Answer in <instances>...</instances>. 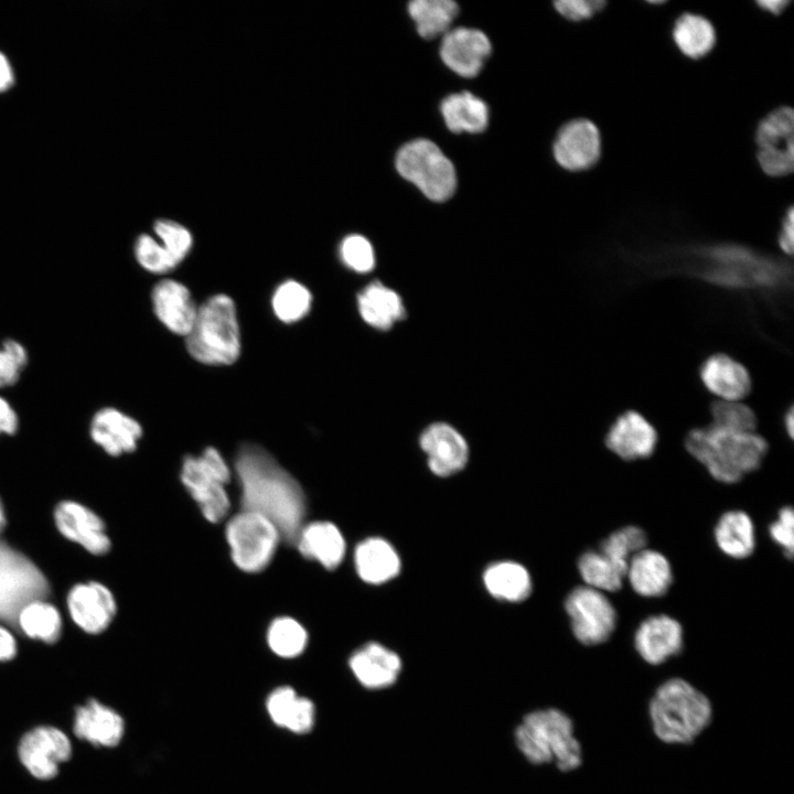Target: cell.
I'll list each match as a JSON object with an SVG mask.
<instances>
[{
    "instance_id": "cell-33",
    "label": "cell",
    "mask_w": 794,
    "mask_h": 794,
    "mask_svg": "<svg viewBox=\"0 0 794 794\" xmlns=\"http://www.w3.org/2000/svg\"><path fill=\"white\" fill-rule=\"evenodd\" d=\"M22 633L45 643H55L62 633L63 620L58 609L44 600L34 599L23 604L17 616Z\"/></svg>"
},
{
    "instance_id": "cell-38",
    "label": "cell",
    "mask_w": 794,
    "mask_h": 794,
    "mask_svg": "<svg viewBox=\"0 0 794 794\" xmlns=\"http://www.w3.org/2000/svg\"><path fill=\"white\" fill-rule=\"evenodd\" d=\"M311 301V293L303 285L288 280L276 289L272 297V309L279 320L292 323L309 312Z\"/></svg>"
},
{
    "instance_id": "cell-9",
    "label": "cell",
    "mask_w": 794,
    "mask_h": 794,
    "mask_svg": "<svg viewBox=\"0 0 794 794\" xmlns=\"http://www.w3.org/2000/svg\"><path fill=\"white\" fill-rule=\"evenodd\" d=\"M225 535L234 564L248 573L259 572L270 564L282 538L270 519L247 509L227 522Z\"/></svg>"
},
{
    "instance_id": "cell-39",
    "label": "cell",
    "mask_w": 794,
    "mask_h": 794,
    "mask_svg": "<svg viewBox=\"0 0 794 794\" xmlns=\"http://www.w3.org/2000/svg\"><path fill=\"white\" fill-rule=\"evenodd\" d=\"M646 545V535L637 526H625L613 532L600 546V551L626 568L630 559Z\"/></svg>"
},
{
    "instance_id": "cell-23",
    "label": "cell",
    "mask_w": 794,
    "mask_h": 794,
    "mask_svg": "<svg viewBox=\"0 0 794 794\" xmlns=\"http://www.w3.org/2000/svg\"><path fill=\"white\" fill-rule=\"evenodd\" d=\"M293 543L302 556L318 561L329 570L340 566L345 556L344 536L331 522L316 521L302 525Z\"/></svg>"
},
{
    "instance_id": "cell-34",
    "label": "cell",
    "mask_w": 794,
    "mask_h": 794,
    "mask_svg": "<svg viewBox=\"0 0 794 794\" xmlns=\"http://www.w3.org/2000/svg\"><path fill=\"white\" fill-rule=\"evenodd\" d=\"M408 12L419 35L431 40L449 31L459 6L451 0H414L408 4Z\"/></svg>"
},
{
    "instance_id": "cell-43",
    "label": "cell",
    "mask_w": 794,
    "mask_h": 794,
    "mask_svg": "<svg viewBox=\"0 0 794 794\" xmlns=\"http://www.w3.org/2000/svg\"><path fill=\"white\" fill-rule=\"evenodd\" d=\"M154 232L173 261L180 264L192 247L191 233L172 221H158L154 224Z\"/></svg>"
},
{
    "instance_id": "cell-25",
    "label": "cell",
    "mask_w": 794,
    "mask_h": 794,
    "mask_svg": "<svg viewBox=\"0 0 794 794\" xmlns=\"http://www.w3.org/2000/svg\"><path fill=\"white\" fill-rule=\"evenodd\" d=\"M74 733L93 744L114 747L122 737L124 721L115 710L90 699L76 708Z\"/></svg>"
},
{
    "instance_id": "cell-5",
    "label": "cell",
    "mask_w": 794,
    "mask_h": 794,
    "mask_svg": "<svg viewBox=\"0 0 794 794\" xmlns=\"http://www.w3.org/2000/svg\"><path fill=\"white\" fill-rule=\"evenodd\" d=\"M515 741L523 755L535 764L554 762L560 771L569 772L582 763L573 722L556 708L527 715L515 731Z\"/></svg>"
},
{
    "instance_id": "cell-28",
    "label": "cell",
    "mask_w": 794,
    "mask_h": 794,
    "mask_svg": "<svg viewBox=\"0 0 794 794\" xmlns=\"http://www.w3.org/2000/svg\"><path fill=\"white\" fill-rule=\"evenodd\" d=\"M357 307L363 320L379 330L389 329L405 316L398 293L380 282H373L360 292Z\"/></svg>"
},
{
    "instance_id": "cell-24",
    "label": "cell",
    "mask_w": 794,
    "mask_h": 794,
    "mask_svg": "<svg viewBox=\"0 0 794 794\" xmlns=\"http://www.w3.org/2000/svg\"><path fill=\"white\" fill-rule=\"evenodd\" d=\"M625 578L639 596L658 598L668 591L673 582V571L668 559L662 552L644 548L630 559Z\"/></svg>"
},
{
    "instance_id": "cell-1",
    "label": "cell",
    "mask_w": 794,
    "mask_h": 794,
    "mask_svg": "<svg viewBox=\"0 0 794 794\" xmlns=\"http://www.w3.org/2000/svg\"><path fill=\"white\" fill-rule=\"evenodd\" d=\"M235 469L243 509L267 517L283 539L293 543L307 511L298 481L267 450L254 443L240 447Z\"/></svg>"
},
{
    "instance_id": "cell-17",
    "label": "cell",
    "mask_w": 794,
    "mask_h": 794,
    "mask_svg": "<svg viewBox=\"0 0 794 794\" xmlns=\"http://www.w3.org/2000/svg\"><path fill=\"white\" fill-rule=\"evenodd\" d=\"M88 432L92 441L108 455L119 457L137 449L142 427L131 416L107 406L94 412Z\"/></svg>"
},
{
    "instance_id": "cell-47",
    "label": "cell",
    "mask_w": 794,
    "mask_h": 794,
    "mask_svg": "<svg viewBox=\"0 0 794 794\" xmlns=\"http://www.w3.org/2000/svg\"><path fill=\"white\" fill-rule=\"evenodd\" d=\"M556 10L566 19L581 21L593 17L607 4L602 0H560L555 3Z\"/></svg>"
},
{
    "instance_id": "cell-35",
    "label": "cell",
    "mask_w": 794,
    "mask_h": 794,
    "mask_svg": "<svg viewBox=\"0 0 794 794\" xmlns=\"http://www.w3.org/2000/svg\"><path fill=\"white\" fill-rule=\"evenodd\" d=\"M578 570L587 587L601 592L620 590L626 572V568L618 565L600 550L583 552L578 560Z\"/></svg>"
},
{
    "instance_id": "cell-30",
    "label": "cell",
    "mask_w": 794,
    "mask_h": 794,
    "mask_svg": "<svg viewBox=\"0 0 794 794\" xmlns=\"http://www.w3.org/2000/svg\"><path fill=\"white\" fill-rule=\"evenodd\" d=\"M440 108L447 127L454 133H478L487 126L486 104L469 92L449 95Z\"/></svg>"
},
{
    "instance_id": "cell-36",
    "label": "cell",
    "mask_w": 794,
    "mask_h": 794,
    "mask_svg": "<svg viewBox=\"0 0 794 794\" xmlns=\"http://www.w3.org/2000/svg\"><path fill=\"white\" fill-rule=\"evenodd\" d=\"M793 132V109L785 106L774 109L758 125L755 131L758 150L794 149Z\"/></svg>"
},
{
    "instance_id": "cell-8",
    "label": "cell",
    "mask_w": 794,
    "mask_h": 794,
    "mask_svg": "<svg viewBox=\"0 0 794 794\" xmlns=\"http://www.w3.org/2000/svg\"><path fill=\"white\" fill-rule=\"evenodd\" d=\"M230 471L222 454L213 447L201 455H186L181 466V481L211 523L223 521L230 507L225 485Z\"/></svg>"
},
{
    "instance_id": "cell-14",
    "label": "cell",
    "mask_w": 794,
    "mask_h": 794,
    "mask_svg": "<svg viewBox=\"0 0 794 794\" xmlns=\"http://www.w3.org/2000/svg\"><path fill=\"white\" fill-rule=\"evenodd\" d=\"M66 605L73 622L89 634L105 631L117 611L114 594L98 581L73 586L67 593Z\"/></svg>"
},
{
    "instance_id": "cell-22",
    "label": "cell",
    "mask_w": 794,
    "mask_h": 794,
    "mask_svg": "<svg viewBox=\"0 0 794 794\" xmlns=\"http://www.w3.org/2000/svg\"><path fill=\"white\" fill-rule=\"evenodd\" d=\"M348 664L356 679L372 689L390 686L401 670L398 654L376 642H369L356 650Z\"/></svg>"
},
{
    "instance_id": "cell-29",
    "label": "cell",
    "mask_w": 794,
    "mask_h": 794,
    "mask_svg": "<svg viewBox=\"0 0 794 794\" xmlns=\"http://www.w3.org/2000/svg\"><path fill=\"white\" fill-rule=\"evenodd\" d=\"M718 548L734 559L749 557L755 548V532L751 517L742 511H729L715 526Z\"/></svg>"
},
{
    "instance_id": "cell-53",
    "label": "cell",
    "mask_w": 794,
    "mask_h": 794,
    "mask_svg": "<svg viewBox=\"0 0 794 794\" xmlns=\"http://www.w3.org/2000/svg\"><path fill=\"white\" fill-rule=\"evenodd\" d=\"M784 428L791 439L794 437V411L793 406H790L784 414L783 418Z\"/></svg>"
},
{
    "instance_id": "cell-13",
    "label": "cell",
    "mask_w": 794,
    "mask_h": 794,
    "mask_svg": "<svg viewBox=\"0 0 794 794\" xmlns=\"http://www.w3.org/2000/svg\"><path fill=\"white\" fill-rule=\"evenodd\" d=\"M71 755L67 736L53 727H39L23 736L19 757L26 770L36 779L49 780L56 775L58 764Z\"/></svg>"
},
{
    "instance_id": "cell-26",
    "label": "cell",
    "mask_w": 794,
    "mask_h": 794,
    "mask_svg": "<svg viewBox=\"0 0 794 794\" xmlns=\"http://www.w3.org/2000/svg\"><path fill=\"white\" fill-rule=\"evenodd\" d=\"M358 577L371 584H382L394 579L400 571L401 561L397 550L382 537L362 540L354 551Z\"/></svg>"
},
{
    "instance_id": "cell-48",
    "label": "cell",
    "mask_w": 794,
    "mask_h": 794,
    "mask_svg": "<svg viewBox=\"0 0 794 794\" xmlns=\"http://www.w3.org/2000/svg\"><path fill=\"white\" fill-rule=\"evenodd\" d=\"M20 419L11 403L0 395V436H13L18 432Z\"/></svg>"
},
{
    "instance_id": "cell-42",
    "label": "cell",
    "mask_w": 794,
    "mask_h": 794,
    "mask_svg": "<svg viewBox=\"0 0 794 794\" xmlns=\"http://www.w3.org/2000/svg\"><path fill=\"white\" fill-rule=\"evenodd\" d=\"M135 256L143 269L153 273H163L176 266L163 246L146 234L137 238Z\"/></svg>"
},
{
    "instance_id": "cell-37",
    "label": "cell",
    "mask_w": 794,
    "mask_h": 794,
    "mask_svg": "<svg viewBox=\"0 0 794 794\" xmlns=\"http://www.w3.org/2000/svg\"><path fill=\"white\" fill-rule=\"evenodd\" d=\"M267 641L275 654L290 658L303 652L308 643V633L293 618L280 616L270 623Z\"/></svg>"
},
{
    "instance_id": "cell-21",
    "label": "cell",
    "mask_w": 794,
    "mask_h": 794,
    "mask_svg": "<svg viewBox=\"0 0 794 794\" xmlns=\"http://www.w3.org/2000/svg\"><path fill=\"white\" fill-rule=\"evenodd\" d=\"M151 299L157 318L173 333L186 336L197 313L189 289L179 281L163 279L152 289Z\"/></svg>"
},
{
    "instance_id": "cell-20",
    "label": "cell",
    "mask_w": 794,
    "mask_h": 794,
    "mask_svg": "<svg viewBox=\"0 0 794 794\" xmlns=\"http://www.w3.org/2000/svg\"><path fill=\"white\" fill-rule=\"evenodd\" d=\"M699 377L705 388L720 400L740 401L752 389L747 367L725 353L708 356L699 367Z\"/></svg>"
},
{
    "instance_id": "cell-11",
    "label": "cell",
    "mask_w": 794,
    "mask_h": 794,
    "mask_svg": "<svg viewBox=\"0 0 794 794\" xmlns=\"http://www.w3.org/2000/svg\"><path fill=\"white\" fill-rule=\"evenodd\" d=\"M53 517L57 530L66 539L78 544L95 556L109 551L111 541L106 533L105 523L89 507L65 500L55 506Z\"/></svg>"
},
{
    "instance_id": "cell-31",
    "label": "cell",
    "mask_w": 794,
    "mask_h": 794,
    "mask_svg": "<svg viewBox=\"0 0 794 794\" xmlns=\"http://www.w3.org/2000/svg\"><path fill=\"white\" fill-rule=\"evenodd\" d=\"M267 710L275 723L293 732H304L313 725V704L298 697L290 687L273 690L267 700Z\"/></svg>"
},
{
    "instance_id": "cell-44",
    "label": "cell",
    "mask_w": 794,
    "mask_h": 794,
    "mask_svg": "<svg viewBox=\"0 0 794 794\" xmlns=\"http://www.w3.org/2000/svg\"><path fill=\"white\" fill-rule=\"evenodd\" d=\"M343 262L356 272H368L375 266V255L371 243L362 235L345 237L340 246Z\"/></svg>"
},
{
    "instance_id": "cell-12",
    "label": "cell",
    "mask_w": 794,
    "mask_h": 794,
    "mask_svg": "<svg viewBox=\"0 0 794 794\" xmlns=\"http://www.w3.org/2000/svg\"><path fill=\"white\" fill-rule=\"evenodd\" d=\"M552 153L557 163L568 171H583L593 167L601 155L598 127L586 118L570 120L558 131Z\"/></svg>"
},
{
    "instance_id": "cell-3",
    "label": "cell",
    "mask_w": 794,
    "mask_h": 794,
    "mask_svg": "<svg viewBox=\"0 0 794 794\" xmlns=\"http://www.w3.org/2000/svg\"><path fill=\"white\" fill-rule=\"evenodd\" d=\"M685 447L715 480L722 483H736L755 471L769 448L766 440L755 431H733L712 425L691 429Z\"/></svg>"
},
{
    "instance_id": "cell-2",
    "label": "cell",
    "mask_w": 794,
    "mask_h": 794,
    "mask_svg": "<svg viewBox=\"0 0 794 794\" xmlns=\"http://www.w3.org/2000/svg\"><path fill=\"white\" fill-rule=\"evenodd\" d=\"M690 256L678 270L713 286L764 293L792 286L790 265L748 247L721 244L704 247Z\"/></svg>"
},
{
    "instance_id": "cell-41",
    "label": "cell",
    "mask_w": 794,
    "mask_h": 794,
    "mask_svg": "<svg viewBox=\"0 0 794 794\" xmlns=\"http://www.w3.org/2000/svg\"><path fill=\"white\" fill-rule=\"evenodd\" d=\"M29 364L26 347L15 339L0 341V389L14 386Z\"/></svg>"
},
{
    "instance_id": "cell-15",
    "label": "cell",
    "mask_w": 794,
    "mask_h": 794,
    "mask_svg": "<svg viewBox=\"0 0 794 794\" xmlns=\"http://www.w3.org/2000/svg\"><path fill=\"white\" fill-rule=\"evenodd\" d=\"M658 441L654 426L640 412L626 410L610 425L607 448L625 461L650 458Z\"/></svg>"
},
{
    "instance_id": "cell-27",
    "label": "cell",
    "mask_w": 794,
    "mask_h": 794,
    "mask_svg": "<svg viewBox=\"0 0 794 794\" xmlns=\"http://www.w3.org/2000/svg\"><path fill=\"white\" fill-rule=\"evenodd\" d=\"M483 583L495 599L507 602H521L532 592V578L528 570L512 560H501L489 565L483 572Z\"/></svg>"
},
{
    "instance_id": "cell-18",
    "label": "cell",
    "mask_w": 794,
    "mask_h": 794,
    "mask_svg": "<svg viewBox=\"0 0 794 794\" xmlns=\"http://www.w3.org/2000/svg\"><path fill=\"white\" fill-rule=\"evenodd\" d=\"M683 645L684 633L680 623L666 614L646 618L634 634V647L637 654L651 665L663 664L678 655Z\"/></svg>"
},
{
    "instance_id": "cell-4",
    "label": "cell",
    "mask_w": 794,
    "mask_h": 794,
    "mask_svg": "<svg viewBox=\"0 0 794 794\" xmlns=\"http://www.w3.org/2000/svg\"><path fill=\"white\" fill-rule=\"evenodd\" d=\"M655 736L668 744L691 743L710 723L709 698L687 680L675 677L655 690L648 705Z\"/></svg>"
},
{
    "instance_id": "cell-40",
    "label": "cell",
    "mask_w": 794,
    "mask_h": 794,
    "mask_svg": "<svg viewBox=\"0 0 794 794\" xmlns=\"http://www.w3.org/2000/svg\"><path fill=\"white\" fill-rule=\"evenodd\" d=\"M710 425L727 430L754 432L758 419L754 411L740 401L715 400L710 405Z\"/></svg>"
},
{
    "instance_id": "cell-16",
    "label": "cell",
    "mask_w": 794,
    "mask_h": 794,
    "mask_svg": "<svg viewBox=\"0 0 794 794\" xmlns=\"http://www.w3.org/2000/svg\"><path fill=\"white\" fill-rule=\"evenodd\" d=\"M419 443L427 454L430 471L437 476L453 475L468 462V443L450 425L443 422L430 425L422 431Z\"/></svg>"
},
{
    "instance_id": "cell-19",
    "label": "cell",
    "mask_w": 794,
    "mask_h": 794,
    "mask_svg": "<svg viewBox=\"0 0 794 794\" xmlns=\"http://www.w3.org/2000/svg\"><path fill=\"white\" fill-rule=\"evenodd\" d=\"M491 53V42L480 30L457 28L448 31L441 42L443 63L462 77L476 76Z\"/></svg>"
},
{
    "instance_id": "cell-46",
    "label": "cell",
    "mask_w": 794,
    "mask_h": 794,
    "mask_svg": "<svg viewBox=\"0 0 794 794\" xmlns=\"http://www.w3.org/2000/svg\"><path fill=\"white\" fill-rule=\"evenodd\" d=\"M758 161L765 174L785 176L794 168V149L758 150Z\"/></svg>"
},
{
    "instance_id": "cell-54",
    "label": "cell",
    "mask_w": 794,
    "mask_h": 794,
    "mask_svg": "<svg viewBox=\"0 0 794 794\" xmlns=\"http://www.w3.org/2000/svg\"><path fill=\"white\" fill-rule=\"evenodd\" d=\"M7 524V517L4 513V507L0 498V534L3 532Z\"/></svg>"
},
{
    "instance_id": "cell-32",
    "label": "cell",
    "mask_w": 794,
    "mask_h": 794,
    "mask_svg": "<svg viewBox=\"0 0 794 794\" xmlns=\"http://www.w3.org/2000/svg\"><path fill=\"white\" fill-rule=\"evenodd\" d=\"M673 40L678 50L693 60L706 56L716 44V31L711 22L695 13L679 15L673 26Z\"/></svg>"
},
{
    "instance_id": "cell-10",
    "label": "cell",
    "mask_w": 794,
    "mask_h": 794,
    "mask_svg": "<svg viewBox=\"0 0 794 794\" xmlns=\"http://www.w3.org/2000/svg\"><path fill=\"white\" fill-rule=\"evenodd\" d=\"M565 609L572 633L581 644H602L615 630V608L601 591L587 586L577 587L567 596Z\"/></svg>"
},
{
    "instance_id": "cell-6",
    "label": "cell",
    "mask_w": 794,
    "mask_h": 794,
    "mask_svg": "<svg viewBox=\"0 0 794 794\" xmlns=\"http://www.w3.org/2000/svg\"><path fill=\"white\" fill-rule=\"evenodd\" d=\"M186 348L193 358L207 365H229L238 358L239 326L232 298L215 294L197 307Z\"/></svg>"
},
{
    "instance_id": "cell-52",
    "label": "cell",
    "mask_w": 794,
    "mask_h": 794,
    "mask_svg": "<svg viewBox=\"0 0 794 794\" xmlns=\"http://www.w3.org/2000/svg\"><path fill=\"white\" fill-rule=\"evenodd\" d=\"M790 3L787 0H763V1H757V4L765 11L771 12L772 14H780L786 6Z\"/></svg>"
},
{
    "instance_id": "cell-51",
    "label": "cell",
    "mask_w": 794,
    "mask_h": 794,
    "mask_svg": "<svg viewBox=\"0 0 794 794\" xmlns=\"http://www.w3.org/2000/svg\"><path fill=\"white\" fill-rule=\"evenodd\" d=\"M14 81L13 71L7 56L0 52V93L9 89Z\"/></svg>"
},
{
    "instance_id": "cell-49",
    "label": "cell",
    "mask_w": 794,
    "mask_h": 794,
    "mask_svg": "<svg viewBox=\"0 0 794 794\" xmlns=\"http://www.w3.org/2000/svg\"><path fill=\"white\" fill-rule=\"evenodd\" d=\"M794 229V211L793 207L790 206L787 212L785 213V216L782 221L780 233L777 236V244L781 248V250L787 255H793V234Z\"/></svg>"
},
{
    "instance_id": "cell-50",
    "label": "cell",
    "mask_w": 794,
    "mask_h": 794,
    "mask_svg": "<svg viewBox=\"0 0 794 794\" xmlns=\"http://www.w3.org/2000/svg\"><path fill=\"white\" fill-rule=\"evenodd\" d=\"M17 654V641L12 632L0 624V662L10 661Z\"/></svg>"
},
{
    "instance_id": "cell-45",
    "label": "cell",
    "mask_w": 794,
    "mask_h": 794,
    "mask_svg": "<svg viewBox=\"0 0 794 794\" xmlns=\"http://www.w3.org/2000/svg\"><path fill=\"white\" fill-rule=\"evenodd\" d=\"M793 526L794 513L790 506H786L779 512L776 519L769 527L770 537L783 548L784 555L790 559L794 547Z\"/></svg>"
},
{
    "instance_id": "cell-7",
    "label": "cell",
    "mask_w": 794,
    "mask_h": 794,
    "mask_svg": "<svg viewBox=\"0 0 794 794\" xmlns=\"http://www.w3.org/2000/svg\"><path fill=\"white\" fill-rule=\"evenodd\" d=\"M396 169L431 201L444 202L455 191L454 167L430 140L416 139L404 144L396 155Z\"/></svg>"
}]
</instances>
